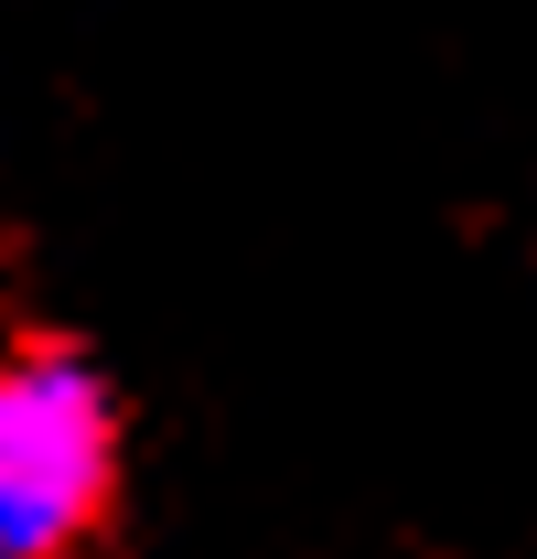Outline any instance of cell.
Here are the masks:
<instances>
[{"label":"cell","instance_id":"6da1fadb","mask_svg":"<svg viewBox=\"0 0 537 559\" xmlns=\"http://www.w3.org/2000/svg\"><path fill=\"white\" fill-rule=\"evenodd\" d=\"M130 474L119 388L75 345H0V559H86Z\"/></svg>","mask_w":537,"mask_h":559}]
</instances>
